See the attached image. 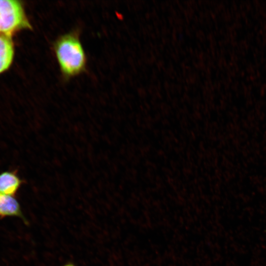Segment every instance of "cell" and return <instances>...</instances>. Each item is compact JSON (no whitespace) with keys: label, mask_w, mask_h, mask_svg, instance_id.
<instances>
[{"label":"cell","mask_w":266,"mask_h":266,"mask_svg":"<svg viewBox=\"0 0 266 266\" xmlns=\"http://www.w3.org/2000/svg\"><path fill=\"white\" fill-rule=\"evenodd\" d=\"M63 266H76L72 263H68L64 265Z\"/></svg>","instance_id":"obj_6"},{"label":"cell","mask_w":266,"mask_h":266,"mask_svg":"<svg viewBox=\"0 0 266 266\" xmlns=\"http://www.w3.org/2000/svg\"><path fill=\"white\" fill-rule=\"evenodd\" d=\"M14 54L12 36L0 34V74L11 66L14 60Z\"/></svg>","instance_id":"obj_4"},{"label":"cell","mask_w":266,"mask_h":266,"mask_svg":"<svg viewBox=\"0 0 266 266\" xmlns=\"http://www.w3.org/2000/svg\"><path fill=\"white\" fill-rule=\"evenodd\" d=\"M54 53L63 75L66 78L85 70V53L76 32L61 36L54 43Z\"/></svg>","instance_id":"obj_1"},{"label":"cell","mask_w":266,"mask_h":266,"mask_svg":"<svg viewBox=\"0 0 266 266\" xmlns=\"http://www.w3.org/2000/svg\"><path fill=\"white\" fill-rule=\"evenodd\" d=\"M32 29L22 1L0 0V34L12 36L22 30Z\"/></svg>","instance_id":"obj_2"},{"label":"cell","mask_w":266,"mask_h":266,"mask_svg":"<svg viewBox=\"0 0 266 266\" xmlns=\"http://www.w3.org/2000/svg\"><path fill=\"white\" fill-rule=\"evenodd\" d=\"M15 216L21 218L26 224L28 221L21 210V206L15 198L0 192V219Z\"/></svg>","instance_id":"obj_3"},{"label":"cell","mask_w":266,"mask_h":266,"mask_svg":"<svg viewBox=\"0 0 266 266\" xmlns=\"http://www.w3.org/2000/svg\"><path fill=\"white\" fill-rule=\"evenodd\" d=\"M23 181L14 171H6L0 173V192L14 196Z\"/></svg>","instance_id":"obj_5"}]
</instances>
